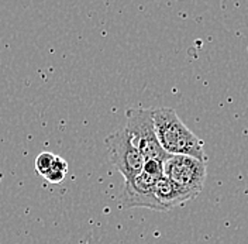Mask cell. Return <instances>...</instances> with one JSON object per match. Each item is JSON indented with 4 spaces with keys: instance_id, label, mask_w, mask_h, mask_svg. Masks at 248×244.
Returning <instances> with one entry per match:
<instances>
[{
    "instance_id": "1",
    "label": "cell",
    "mask_w": 248,
    "mask_h": 244,
    "mask_svg": "<svg viewBox=\"0 0 248 244\" xmlns=\"http://www.w3.org/2000/svg\"><path fill=\"white\" fill-rule=\"evenodd\" d=\"M156 136L168 154H185L207 161L203 151V141L198 138L170 107L153 109Z\"/></svg>"
},
{
    "instance_id": "2",
    "label": "cell",
    "mask_w": 248,
    "mask_h": 244,
    "mask_svg": "<svg viewBox=\"0 0 248 244\" xmlns=\"http://www.w3.org/2000/svg\"><path fill=\"white\" fill-rule=\"evenodd\" d=\"M125 117V129L145 161L158 160L164 163L170 154L162 148L158 140L153 109H127Z\"/></svg>"
},
{
    "instance_id": "3",
    "label": "cell",
    "mask_w": 248,
    "mask_h": 244,
    "mask_svg": "<svg viewBox=\"0 0 248 244\" xmlns=\"http://www.w3.org/2000/svg\"><path fill=\"white\" fill-rule=\"evenodd\" d=\"M105 144L111 164L117 168L124 179L131 178L144 168L145 158L133 143V138L125 127L106 137Z\"/></svg>"
},
{
    "instance_id": "4",
    "label": "cell",
    "mask_w": 248,
    "mask_h": 244,
    "mask_svg": "<svg viewBox=\"0 0 248 244\" xmlns=\"http://www.w3.org/2000/svg\"><path fill=\"white\" fill-rule=\"evenodd\" d=\"M206 174V161L190 155L170 154L164 161V175L196 195L203 189Z\"/></svg>"
},
{
    "instance_id": "5",
    "label": "cell",
    "mask_w": 248,
    "mask_h": 244,
    "mask_svg": "<svg viewBox=\"0 0 248 244\" xmlns=\"http://www.w3.org/2000/svg\"><path fill=\"white\" fill-rule=\"evenodd\" d=\"M159 178L141 169L131 178L124 179V191L120 202L124 209L147 208L156 212H167L155 195V185Z\"/></svg>"
},
{
    "instance_id": "6",
    "label": "cell",
    "mask_w": 248,
    "mask_h": 244,
    "mask_svg": "<svg viewBox=\"0 0 248 244\" xmlns=\"http://www.w3.org/2000/svg\"><path fill=\"white\" fill-rule=\"evenodd\" d=\"M155 195L167 212L198 196L196 194H193L185 188H182L181 185L170 181L165 175L161 177L155 185Z\"/></svg>"
},
{
    "instance_id": "7",
    "label": "cell",
    "mask_w": 248,
    "mask_h": 244,
    "mask_svg": "<svg viewBox=\"0 0 248 244\" xmlns=\"http://www.w3.org/2000/svg\"><path fill=\"white\" fill-rule=\"evenodd\" d=\"M66 174H68V163H66L62 157H58V155H57V158H55L52 167L48 171V174H46L44 178H46L48 182L60 183L65 179Z\"/></svg>"
},
{
    "instance_id": "8",
    "label": "cell",
    "mask_w": 248,
    "mask_h": 244,
    "mask_svg": "<svg viewBox=\"0 0 248 244\" xmlns=\"http://www.w3.org/2000/svg\"><path fill=\"white\" fill-rule=\"evenodd\" d=\"M57 155L52 153H41L37 158H35V171L41 175V177H46L48 174V171L51 169L54 161H55Z\"/></svg>"
}]
</instances>
